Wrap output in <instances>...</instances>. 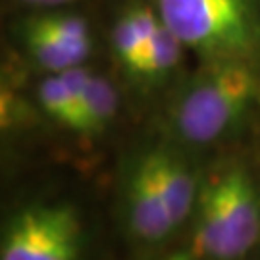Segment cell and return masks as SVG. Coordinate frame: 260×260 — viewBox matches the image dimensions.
<instances>
[{
  "label": "cell",
  "instance_id": "13",
  "mask_svg": "<svg viewBox=\"0 0 260 260\" xmlns=\"http://www.w3.org/2000/svg\"><path fill=\"white\" fill-rule=\"evenodd\" d=\"M25 6H33V8H41V10H48V8H60V6H66L70 2H75V0H18Z\"/></svg>",
  "mask_w": 260,
  "mask_h": 260
},
{
  "label": "cell",
  "instance_id": "12",
  "mask_svg": "<svg viewBox=\"0 0 260 260\" xmlns=\"http://www.w3.org/2000/svg\"><path fill=\"white\" fill-rule=\"evenodd\" d=\"M25 23L52 37L75 41V43H93L89 21L74 12L48 8L35 14L33 18L25 19Z\"/></svg>",
  "mask_w": 260,
  "mask_h": 260
},
{
  "label": "cell",
  "instance_id": "2",
  "mask_svg": "<svg viewBox=\"0 0 260 260\" xmlns=\"http://www.w3.org/2000/svg\"><path fill=\"white\" fill-rule=\"evenodd\" d=\"M193 252L203 260H241L260 243V189L243 164L203 176Z\"/></svg>",
  "mask_w": 260,
  "mask_h": 260
},
{
  "label": "cell",
  "instance_id": "9",
  "mask_svg": "<svg viewBox=\"0 0 260 260\" xmlns=\"http://www.w3.org/2000/svg\"><path fill=\"white\" fill-rule=\"evenodd\" d=\"M120 106L118 91L108 77L101 74H91L87 83L81 106V121H79V135L85 137H99L110 127Z\"/></svg>",
  "mask_w": 260,
  "mask_h": 260
},
{
  "label": "cell",
  "instance_id": "8",
  "mask_svg": "<svg viewBox=\"0 0 260 260\" xmlns=\"http://www.w3.org/2000/svg\"><path fill=\"white\" fill-rule=\"evenodd\" d=\"M21 41L29 58L48 74H60L83 66L93 50V43H75L52 37L27 23L21 25Z\"/></svg>",
  "mask_w": 260,
  "mask_h": 260
},
{
  "label": "cell",
  "instance_id": "5",
  "mask_svg": "<svg viewBox=\"0 0 260 260\" xmlns=\"http://www.w3.org/2000/svg\"><path fill=\"white\" fill-rule=\"evenodd\" d=\"M120 218L123 230L131 239L147 247L166 243L177 232L145 149L133 156L123 174Z\"/></svg>",
  "mask_w": 260,
  "mask_h": 260
},
{
  "label": "cell",
  "instance_id": "4",
  "mask_svg": "<svg viewBox=\"0 0 260 260\" xmlns=\"http://www.w3.org/2000/svg\"><path fill=\"white\" fill-rule=\"evenodd\" d=\"M85 225L70 201L31 203L4 222L0 260H83Z\"/></svg>",
  "mask_w": 260,
  "mask_h": 260
},
{
  "label": "cell",
  "instance_id": "14",
  "mask_svg": "<svg viewBox=\"0 0 260 260\" xmlns=\"http://www.w3.org/2000/svg\"><path fill=\"white\" fill-rule=\"evenodd\" d=\"M160 260H199V258H197V254L193 252V249H179V251H176V252L166 254L164 258H160Z\"/></svg>",
  "mask_w": 260,
  "mask_h": 260
},
{
  "label": "cell",
  "instance_id": "7",
  "mask_svg": "<svg viewBox=\"0 0 260 260\" xmlns=\"http://www.w3.org/2000/svg\"><path fill=\"white\" fill-rule=\"evenodd\" d=\"M160 27L156 10L147 4H129L121 12L110 31V45L120 66L135 77L145 47Z\"/></svg>",
  "mask_w": 260,
  "mask_h": 260
},
{
  "label": "cell",
  "instance_id": "11",
  "mask_svg": "<svg viewBox=\"0 0 260 260\" xmlns=\"http://www.w3.org/2000/svg\"><path fill=\"white\" fill-rule=\"evenodd\" d=\"M41 110L50 120L70 131H77V110L62 74H48L37 87Z\"/></svg>",
  "mask_w": 260,
  "mask_h": 260
},
{
  "label": "cell",
  "instance_id": "3",
  "mask_svg": "<svg viewBox=\"0 0 260 260\" xmlns=\"http://www.w3.org/2000/svg\"><path fill=\"white\" fill-rule=\"evenodd\" d=\"M154 8L203 62L260 60V0H154Z\"/></svg>",
  "mask_w": 260,
  "mask_h": 260
},
{
  "label": "cell",
  "instance_id": "6",
  "mask_svg": "<svg viewBox=\"0 0 260 260\" xmlns=\"http://www.w3.org/2000/svg\"><path fill=\"white\" fill-rule=\"evenodd\" d=\"M145 152L172 222L179 230L195 214L203 176H199L193 162L176 141H160L147 147Z\"/></svg>",
  "mask_w": 260,
  "mask_h": 260
},
{
  "label": "cell",
  "instance_id": "10",
  "mask_svg": "<svg viewBox=\"0 0 260 260\" xmlns=\"http://www.w3.org/2000/svg\"><path fill=\"white\" fill-rule=\"evenodd\" d=\"M185 50V45L162 21V25L145 47L135 79H141L147 85H158L181 64Z\"/></svg>",
  "mask_w": 260,
  "mask_h": 260
},
{
  "label": "cell",
  "instance_id": "1",
  "mask_svg": "<svg viewBox=\"0 0 260 260\" xmlns=\"http://www.w3.org/2000/svg\"><path fill=\"white\" fill-rule=\"evenodd\" d=\"M260 103L258 60L205 62L168 110V129L181 147L228 139Z\"/></svg>",
  "mask_w": 260,
  "mask_h": 260
}]
</instances>
